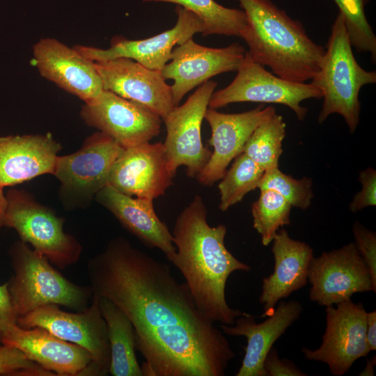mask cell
Segmentation results:
<instances>
[{"label":"cell","mask_w":376,"mask_h":376,"mask_svg":"<svg viewBox=\"0 0 376 376\" xmlns=\"http://www.w3.org/2000/svg\"><path fill=\"white\" fill-rule=\"evenodd\" d=\"M8 255L13 274L7 282L8 289L17 318L48 304L77 311L88 306L93 295L90 286L68 280L27 243L15 242Z\"/></svg>","instance_id":"5b68a950"},{"label":"cell","mask_w":376,"mask_h":376,"mask_svg":"<svg viewBox=\"0 0 376 376\" xmlns=\"http://www.w3.org/2000/svg\"><path fill=\"white\" fill-rule=\"evenodd\" d=\"M260 189H272L284 197L292 205L306 210L313 198V181L308 177L295 179L279 169L265 171L258 185Z\"/></svg>","instance_id":"4dcf8cb0"},{"label":"cell","mask_w":376,"mask_h":376,"mask_svg":"<svg viewBox=\"0 0 376 376\" xmlns=\"http://www.w3.org/2000/svg\"><path fill=\"white\" fill-rule=\"evenodd\" d=\"M366 336L367 344L370 350H376V311L366 312Z\"/></svg>","instance_id":"8d00e7d4"},{"label":"cell","mask_w":376,"mask_h":376,"mask_svg":"<svg viewBox=\"0 0 376 376\" xmlns=\"http://www.w3.org/2000/svg\"><path fill=\"white\" fill-rule=\"evenodd\" d=\"M258 198L251 205L253 228L263 245H269L280 228L290 224V203L272 189H260Z\"/></svg>","instance_id":"f1b7e54d"},{"label":"cell","mask_w":376,"mask_h":376,"mask_svg":"<svg viewBox=\"0 0 376 376\" xmlns=\"http://www.w3.org/2000/svg\"><path fill=\"white\" fill-rule=\"evenodd\" d=\"M274 269L263 279L260 303L263 317L270 315L279 301L288 297L307 283L313 249L306 243L290 237L284 228L279 229L272 242Z\"/></svg>","instance_id":"cb8c5ba5"},{"label":"cell","mask_w":376,"mask_h":376,"mask_svg":"<svg viewBox=\"0 0 376 376\" xmlns=\"http://www.w3.org/2000/svg\"><path fill=\"white\" fill-rule=\"evenodd\" d=\"M207 210L199 195L178 214L173 230L175 255L172 263L180 270L198 308L212 322L233 325L246 314L229 306L226 284L235 271L251 267L226 247V227L210 226Z\"/></svg>","instance_id":"7a4b0ae2"},{"label":"cell","mask_w":376,"mask_h":376,"mask_svg":"<svg viewBox=\"0 0 376 376\" xmlns=\"http://www.w3.org/2000/svg\"><path fill=\"white\" fill-rule=\"evenodd\" d=\"M265 171L245 153H240L218 185L219 210L226 211L258 188Z\"/></svg>","instance_id":"83f0119b"},{"label":"cell","mask_w":376,"mask_h":376,"mask_svg":"<svg viewBox=\"0 0 376 376\" xmlns=\"http://www.w3.org/2000/svg\"><path fill=\"white\" fill-rule=\"evenodd\" d=\"M125 148L99 132L75 152L58 156L52 175L61 182L58 196L68 210L85 208L108 184L111 167Z\"/></svg>","instance_id":"52a82bcc"},{"label":"cell","mask_w":376,"mask_h":376,"mask_svg":"<svg viewBox=\"0 0 376 376\" xmlns=\"http://www.w3.org/2000/svg\"><path fill=\"white\" fill-rule=\"evenodd\" d=\"M97 297L110 347L109 373L113 376H143L135 353L136 334L132 324L115 304Z\"/></svg>","instance_id":"d4e9b609"},{"label":"cell","mask_w":376,"mask_h":376,"mask_svg":"<svg viewBox=\"0 0 376 376\" xmlns=\"http://www.w3.org/2000/svg\"><path fill=\"white\" fill-rule=\"evenodd\" d=\"M0 343L15 347L31 361L55 375H81L91 362L84 347L65 341L41 327L22 328L10 325Z\"/></svg>","instance_id":"44dd1931"},{"label":"cell","mask_w":376,"mask_h":376,"mask_svg":"<svg viewBox=\"0 0 376 376\" xmlns=\"http://www.w3.org/2000/svg\"><path fill=\"white\" fill-rule=\"evenodd\" d=\"M7 207V199L3 194V188L0 187V232L2 227L4 226V217Z\"/></svg>","instance_id":"74e56055"},{"label":"cell","mask_w":376,"mask_h":376,"mask_svg":"<svg viewBox=\"0 0 376 376\" xmlns=\"http://www.w3.org/2000/svg\"><path fill=\"white\" fill-rule=\"evenodd\" d=\"M104 90L140 104L162 120L175 107L171 86L161 71L127 58L94 62Z\"/></svg>","instance_id":"ac0fdd59"},{"label":"cell","mask_w":376,"mask_h":376,"mask_svg":"<svg viewBox=\"0 0 376 376\" xmlns=\"http://www.w3.org/2000/svg\"><path fill=\"white\" fill-rule=\"evenodd\" d=\"M352 232L354 244L369 269L373 286L376 291V234L357 221L353 224Z\"/></svg>","instance_id":"d6a6232c"},{"label":"cell","mask_w":376,"mask_h":376,"mask_svg":"<svg viewBox=\"0 0 376 376\" xmlns=\"http://www.w3.org/2000/svg\"><path fill=\"white\" fill-rule=\"evenodd\" d=\"M95 198L144 245L159 249L173 262L176 251L173 237L156 214L152 200L127 196L109 184Z\"/></svg>","instance_id":"603a6c76"},{"label":"cell","mask_w":376,"mask_h":376,"mask_svg":"<svg viewBox=\"0 0 376 376\" xmlns=\"http://www.w3.org/2000/svg\"><path fill=\"white\" fill-rule=\"evenodd\" d=\"M36 66L40 74L84 102L97 97L104 90L94 62L51 38L38 41L33 47Z\"/></svg>","instance_id":"d6986e66"},{"label":"cell","mask_w":376,"mask_h":376,"mask_svg":"<svg viewBox=\"0 0 376 376\" xmlns=\"http://www.w3.org/2000/svg\"><path fill=\"white\" fill-rule=\"evenodd\" d=\"M80 115L123 148L150 142L161 131L162 118L144 106L103 90L85 102Z\"/></svg>","instance_id":"4fadbf2b"},{"label":"cell","mask_w":376,"mask_h":376,"mask_svg":"<svg viewBox=\"0 0 376 376\" xmlns=\"http://www.w3.org/2000/svg\"><path fill=\"white\" fill-rule=\"evenodd\" d=\"M163 143L125 148L114 162L108 184L129 196L154 200L173 185Z\"/></svg>","instance_id":"2e32d148"},{"label":"cell","mask_w":376,"mask_h":376,"mask_svg":"<svg viewBox=\"0 0 376 376\" xmlns=\"http://www.w3.org/2000/svg\"><path fill=\"white\" fill-rule=\"evenodd\" d=\"M237 72L229 85L213 92L208 108L217 109L243 102L279 104L290 108L301 121L308 111L301 102L322 97V91L310 83L288 81L267 70L248 52Z\"/></svg>","instance_id":"9c48e42d"},{"label":"cell","mask_w":376,"mask_h":376,"mask_svg":"<svg viewBox=\"0 0 376 376\" xmlns=\"http://www.w3.org/2000/svg\"><path fill=\"white\" fill-rule=\"evenodd\" d=\"M286 124L282 116L274 113L260 123L246 141L242 152L264 171L279 167L285 136Z\"/></svg>","instance_id":"4316f807"},{"label":"cell","mask_w":376,"mask_h":376,"mask_svg":"<svg viewBox=\"0 0 376 376\" xmlns=\"http://www.w3.org/2000/svg\"><path fill=\"white\" fill-rule=\"evenodd\" d=\"M336 305L326 306L327 326L320 346L315 350L303 347L301 352L306 359L327 363L331 375L342 376L370 350L363 304H355L350 299Z\"/></svg>","instance_id":"8fae6325"},{"label":"cell","mask_w":376,"mask_h":376,"mask_svg":"<svg viewBox=\"0 0 376 376\" xmlns=\"http://www.w3.org/2000/svg\"><path fill=\"white\" fill-rule=\"evenodd\" d=\"M375 364V357L371 358L367 361V364L364 370L359 374V375H373L374 370L373 366Z\"/></svg>","instance_id":"f35d334b"},{"label":"cell","mask_w":376,"mask_h":376,"mask_svg":"<svg viewBox=\"0 0 376 376\" xmlns=\"http://www.w3.org/2000/svg\"><path fill=\"white\" fill-rule=\"evenodd\" d=\"M308 279L311 284L310 299L320 306L347 301L357 292H376L369 269L354 242L313 256Z\"/></svg>","instance_id":"7c38bea8"},{"label":"cell","mask_w":376,"mask_h":376,"mask_svg":"<svg viewBox=\"0 0 376 376\" xmlns=\"http://www.w3.org/2000/svg\"><path fill=\"white\" fill-rule=\"evenodd\" d=\"M246 49L237 42L221 48L202 46L190 38L176 45L171 61L160 70L171 86L174 106L179 105L191 90L219 74L237 71L243 61Z\"/></svg>","instance_id":"5bb4252c"},{"label":"cell","mask_w":376,"mask_h":376,"mask_svg":"<svg viewBox=\"0 0 376 376\" xmlns=\"http://www.w3.org/2000/svg\"><path fill=\"white\" fill-rule=\"evenodd\" d=\"M175 26L156 36L143 40H128L114 37L108 49L77 45L75 49L87 59L93 62L117 58L132 59L143 66L161 70L171 60L173 49L192 38L194 34L204 31L200 18L191 11L177 5Z\"/></svg>","instance_id":"9a60e30c"},{"label":"cell","mask_w":376,"mask_h":376,"mask_svg":"<svg viewBox=\"0 0 376 376\" xmlns=\"http://www.w3.org/2000/svg\"><path fill=\"white\" fill-rule=\"evenodd\" d=\"M266 376H306L295 364L287 359H281L277 351L272 347L263 363Z\"/></svg>","instance_id":"e575fe53"},{"label":"cell","mask_w":376,"mask_h":376,"mask_svg":"<svg viewBox=\"0 0 376 376\" xmlns=\"http://www.w3.org/2000/svg\"><path fill=\"white\" fill-rule=\"evenodd\" d=\"M361 189L354 195L349 205L350 210L357 212L376 205V171L368 167L360 172L359 176Z\"/></svg>","instance_id":"836d02e7"},{"label":"cell","mask_w":376,"mask_h":376,"mask_svg":"<svg viewBox=\"0 0 376 376\" xmlns=\"http://www.w3.org/2000/svg\"><path fill=\"white\" fill-rule=\"evenodd\" d=\"M370 0H334L342 15L350 42L358 52L370 54L376 62V36L368 21L365 6Z\"/></svg>","instance_id":"f546056e"},{"label":"cell","mask_w":376,"mask_h":376,"mask_svg":"<svg viewBox=\"0 0 376 376\" xmlns=\"http://www.w3.org/2000/svg\"><path fill=\"white\" fill-rule=\"evenodd\" d=\"M0 375L52 376L55 374L29 359L19 349L1 344Z\"/></svg>","instance_id":"1f68e13d"},{"label":"cell","mask_w":376,"mask_h":376,"mask_svg":"<svg viewBox=\"0 0 376 376\" xmlns=\"http://www.w3.org/2000/svg\"><path fill=\"white\" fill-rule=\"evenodd\" d=\"M61 149L49 133L0 137V187L52 174Z\"/></svg>","instance_id":"7402d4cb"},{"label":"cell","mask_w":376,"mask_h":376,"mask_svg":"<svg viewBox=\"0 0 376 376\" xmlns=\"http://www.w3.org/2000/svg\"><path fill=\"white\" fill-rule=\"evenodd\" d=\"M276 113L274 107H263L262 104L238 113H225L207 108L204 119L211 129L208 142L213 151L196 178L198 183L210 186L221 180L229 164L242 152L255 129Z\"/></svg>","instance_id":"e0dca14e"},{"label":"cell","mask_w":376,"mask_h":376,"mask_svg":"<svg viewBox=\"0 0 376 376\" xmlns=\"http://www.w3.org/2000/svg\"><path fill=\"white\" fill-rule=\"evenodd\" d=\"M302 311L298 301H281L263 322H256L254 316L246 313L237 317L233 325L221 324L224 334L246 338L245 354L236 376H266L263 363L267 353L274 342L299 318Z\"/></svg>","instance_id":"ffe728a7"},{"label":"cell","mask_w":376,"mask_h":376,"mask_svg":"<svg viewBox=\"0 0 376 376\" xmlns=\"http://www.w3.org/2000/svg\"><path fill=\"white\" fill-rule=\"evenodd\" d=\"M145 2H166L180 6L191 11L203 22V36L212 34L242 38L247 19L242 9L224 7L214 0H143Z\"/></svg>","instance_id":"484cf974"},{"label":"cell","mask_w":376,"mask_h":376,"mask_svg":"<svg viewBox=\"0 0 376 376\" xmlns=\"http://www.w3.org/2000/svg\"><path fill=\"white\" fill-rule=\"evenodd\" d=\"M376 83V71L363 69L357 61L342 15L338 13L331 29L319 70L310 84L322 93L323 104L318 121L324 123L333 113L343 116L350 132L360 120L359 99L361 88Z\"/></svg>","instance_id":"277c9868"},{"label":"cell","mask_w":376,"mask_h":376,"mask_svg":"<svg viewBox=\"0 0 376 376\" xmlns=\"http://www.w3.org/2000/svg\"><path fill=\"white\" fill-rule=\"evenodd\" d=\"M6 196L4 226L13 228L21 241L30 244L60 269L78 262L82 246L63 230L64 218L58 217L25 191L11 189Z\"/></svg>","instance_id":"8992f818"},{"label":"cell","mask_w":376,"mask_h":376,"mask_svg":"<svg viewBox=\"0 0 376 376\" xmlns=\"http://www.w3.org/2000/svg\"><path fill=\"white\" fill-rule=\"evenodd\" d=\"M217 86L210 80L203 83L185 103L174 107L162 119L166 130L163 144L173 176L184 166L188 177L196 178L211 156L212 152L203 145L201 129Z\"/></svg>","instance_id":"30bf717a"},{"label":"cell","mask_w":376,"mask_h":376,"mask_svg":"<svg viewBox=\"0 0 376 376\" xmlns=\"http://www.w3.org/2000/svg\"><path fill=\"white\" fill-rule=\"evenodd\" d=\"M86 270L93 295L112 301L132 324L143 376L225 375L235 352L168 264L118 237Z\"/></svg>","instance_id":"6da1fadb"},{"label":"cell","mask_w":376,"mask_h":376,"mask_svg":"<svg viewBox=\"0 0 376 376\" xmlns=\"http://www.w3.org/2000/svg\"><path fill=\"white\" fill-rule=\"evenodd\" d=\"M247 26L242 39L256 63L288 81L304 83L318 71L325 47L315 42L299 20L271 0H236Z\"/></svg>","instance_id":"3957f363"},{"label":"cell","mask_w":376,"mask_h":376,"mask_svg":"<svg viewBox=\"0 0 376 376\" xmlns=\"http://www.w3.org/2000/svg\"><path fill=\"white\" fill-rule=\"evenodd\" d=\"M91 304L77 313L66 312L59 306L48 304L19 316L18 326L43 328L59 338L86 349L91 362L81 375L104 376L109 373L110 347L107 324L99 306L98 297L92 295Z\"/></svg>","instance_id":"ba28073f"},{"label":"cell","mask_w":376,"mask_h":376,"mask_svg":"<svg viewBox=\"0 0 376 376\" xmlns=\"http://www.w3.org/2000/svg\"><path fill=\"white\" fill-rule=\"evenodd\" d=\"M16 315L10 297L8 283L0 285V340L7 329L17 323Z\"/></svg>","instance_id":"d590c367"}]
</instances>
